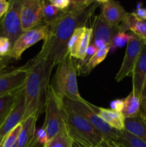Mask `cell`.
Listing matches in <instances>:
<instances>
[{"mask_svg": "<svg viewBox=\"0 0 146 147\" xmlns=\"http://www.w3.org/2000/svg\"><path fill=\"white\" fill-rule=\"evenodd\" d=\"M0 22H1V21H0Z\"/></svg>", "mask_w": 146, "mask_h": 147, "instance_id": "7bdbcfd3", "label": "cell"}, {"mask_svg": "<svg viewBox=\"0 0 146 147\" xmlns=\"http://www.w3.org/2000/svg\"><path fill=\"white\" fill-rule=\"evenodd\" d=\"M11 48L12 45L9 40L4 36H0V56L9 57Z\"/></svg>", "mask_w": 146, "mask_h": 147, "instance_id": "f546056e", "label": "cell"}, {"mask_svg": "<svg viewBox=\"0 0 146 147\" xmlns=\"http://www.w3.org/2000/svg\"><path fill=\"white\" fill-rule=\"evenodd\" d=\"M10 7V1L0 0V21L5 16Z\"/></svg>", "mask_w": 146, "mask_h": 147, "instance_id": "e575fe53", "label": "cell"}, {"mask_svg": "<svg viewBox=\"0 0 146 147\" xmlns=\"http://www.w3.org/2000/svg\"><path fill=\"white\" fill-rule=\"evenodd\" d=\"M50 4L60 10L64 11L70 7V0H50Z\"/></svg>", "mask_w": 146, "mask_h": 147, "instance_id": "1f68e13d", "label": "cell"}, {"mask_svg": "<svg viewBox=\"0 0 146 147\" xmlns=\"http://www.w3.org/2000/svg\"><path fill=\"white\" fill-rule=\"evenodd\" d=\"M24 89V88L18 94L14 107L9 116L0 126V144L9 132H11L17 125L23 121L24 113H25Z\"/></svg>", "mask_w": 146, "mask_h": 147, "instance_id": "7c38bea8", "label": "cell"}, {"mask_svg": "<svg viewBox=\"0 0 146 147\" xmlns=\"http://www.w3.org/2000/svg\"><path fill=\"white\" fill-rule=\"evenodd\" d=\"M119 26V25H118ZM118 26L114 27L106 22L100 14L94 17L92 26V42L100 40L107 45H111L112 40L116 34L120 32Z\"/></svg>", "mask_w": 146, "mask_h": 147, "instance_id": "5bb4252c", "label": "cell"}, {"mask_svg": "<svg viewBox=\"0 0 146 147\" xmlns=\"http://www.w3.org/2000/svg\"><path fill=\"white\" fill-rule=\"evenodd\" d=\"M122 113L125 119H131L140 115V98L133 91L124 99Z\"/></svg>", "mask_w": 146, "mask_h": 147, "instance_id": "ffe728a7", "label": "cell"}, {"mask_svg": "<svg viewBox=\"0 0 146 147\" xmlns=\"http://www.w3.org/2000/svg\"><path fill=\"white\" fill-rule=\"evenodd\" d=\"M110 45H107L104 48L98 50L96 52L95 54L89 60V61L83 66L82 68H80V71L83 75H88L90 72L97 67L98 65H100L104 59L106 58L108 53H110ZM78 70V71H79Z\"/></svg>", "mask_w": 146, "mask_h": 147, "instance_id": "7402d4cb", "label": "cell"}, {"mask_svg": "<svg viewBox=\"0 0 146 147\" xmlns=\"http://www.w3.org/2000/svg\"><path fill=\"white\" fill-rule=\"evenodd\" d=\"M77 63L69 55L57 65L51 86L60 98L73 101H84L77 85Z\"/></svg>", "mask_w": 146, "mask_h": 147, "instance_id": "3957f363", "label": "cell"}, {"mask_svg": "<svg viewBox=\"0 0 146 147\" xmlns=\"http://www.w3.org/2000/svg\"><path fill=\"white\" fill-rule=\"evenodd\" d=\"M73 140L70 137L67 127L47 142L44 147H72Z\"/></svg>", "mask_w": 146, "mask_h": 147, "instance_id": "d4e9b609", "label": "cell"}, {"mask_svg": "<svg viewBox=\"0 0 146 147\" xmlns=\"http://www.w3.org/2000/svg\"><path fill=\"white\" fill-rule=\"evenodd\" d=\"M99 6L98 1L82 11L64 10L63 14L50 25V32L44 40L38 55L47 59L54 66L62 61L67 53V44L77 28L86 27L94 10Z\"/></svg>", "mask_w": 146, "mask_h": 147, "instance_id": "6da1fadb", "label": "cell"}, {"mask_svg": "<svg viewBox=\"0 0 146 147\" xmlns=\"http://www.w3.org/2000/svg\"><path fill=\"white\" fill-rule=\"evenodd\" d=\"M92 30L91 27H86L77 54V59L80 60V61L84 60L87 48L92 43Z\"/></svg>", "mask_w": 146, "mask_h": 147, "instance_id": "4316f807", "label": "cell"}, {"mask_svg": "<svg viewBox=\"0 0 146 147\" xmlns=\"http://www.w3.org/2000/svg\"><path fill=\"white\" fill-rule=\"evenodd\" d=\"M120 140L123 141L133 147H146V143L126 131H122Z\"/></svg>", "mask_w": 146, "mask_h": 147, "instance_id": "f1b7e54d", "label": "cell"}, {"mask_svg": "<svg viewBox=\"0 0 146 147\" xmlns=\"http://www.w3.org/2000/svg\"><path fill=\"white\" fill-rule=\"evenodd\" d=\"M133 37H134V34L133 33L119 32L117 34H115L112 40L110 52L112 53H115L117 48H121L124 47Z\"/></svg>", "mask_w": 146, "mask_h": 147, "instance_id": "484cf974", "label": "cell"}, {"mask_svg": "<svg viewBox=\"0 0 146 147\" xmlns=\"http://www.w3.org/2000/svg\"><path fill=\"white\" fill-rule=\"evenodd\" d=\"M93 109L97 116L110 127L120 131L125 130V119L122 112H117L112 109L97 107L95 106H93Z\"/></svg>", "mask_w": 146, "mask_h": 147, "instance_id": "e0dca14e", "label": "cell"}, {"mask_svg": "<svg viewBox=\"0 0 146 147\" xmlns=\"http://www.w3.org/2000/svg\"><path fill=\"white\" fill-rule=\"evenodd\" d=\"M44 110L45 119L43 127L47 131L48 142L66 128L63 100L57 96L51 84L49 86L46 93Z\"/></svg>", "mask_w": 146, "mask_h": 147, "instance_id": "5b68a950", "label": "cell"}, {"mask_svg": "<svg viewBox=\"0 0 146 147\" xmlns=\"http://www.w3.org/2000/svg\"><path fill=\"white\" fill-rule=\"evenodd\" d=\"M144 42L134 34V37L128 42L126 47L123 63L120 70L116 74L115 80L116 82H120L129 76H131L135 65L140 56L143 49Z\"/></svg>", "mask_w": 146, "mask_h": 147, "instance_id": "8fae6325", "label": "cell"}, {"mask_svg": "<svg viewBox=\"0 0 146 147\" xmlns=\"http://www.w3.org/2000/svg\"><path fill=\"white\" fill-rule=\"evenodd\" d=\"M133 13L137 18L140 19V20H146V8H143V7L138 6L137 9L133 11Z\"/></svg>", "mask_w": 146, "mask_h": 147, "instance_id": "d590c367", "label": "cell"}, {"mask_svg": "<svg viewBox=\"0 0 146 147\" xmlns=\"http://www.w3.org/2000/svg\"><path fill=\"white\" fill-rule=\"evenodd\" d=\"M26 65L29 73L24 89L25 113L23 121L32 115L39 117L44 111L46 93L50 85V75L54 67L51 62L38 55Z\"/></svg>", "mask_w": 146, "mask_h": 147, "instance_id": "7a4b0ae2", "label": "cell"}, {"mask_svg": "<svg viewBox=\"0 0 146 147\" xmlns=\"http://www.w3.org/2000/svg\"><path fill=\"white\" fill-rule=\"evenodd\" d=\"M21 123L17 125L11 132L4 137L0 144V147H17L19 135L21 130Z\"/></svg>", "mask_w": 146, "mask_h": 147, "instance_id": "83f0119b", "label": "cell"}, {"mask_svg": "<svg viewBox=\"0 0 146 147\" xmlns=\"http://www.w3.org/2000/svg\"><path fill=\"white\" fill-rule=\"evenodd\" d=\"M143 42H144V43H145V44H146V39H145V40L144 41H143Z\"/></svg>", "mask_w": 146, "mask_h": 147, "instance_id": "b9f144b4", "label": "cell"}, {"mask_svg": "<svg viewBox=\"0 0 146 147\" xmlns=\"http://www.w3.org/2000/svg\"><path fill=\"white\" fill-rule=\"evenodd\" d=\"M98 147H120V146H119L115 142L108 140V139H103V140L102 141L101 143L100 144V145H99Z\"/></svg>", "mask_w": 146, "mask_h": 147, "instance_id": "74e56055", "label": "cell"}, {"mask_svg": "<svg viewBox=\"0 0 146 147\" xmlns=\"http://www.w3.org/2000/svg\"><path fill=\"white\" fill-rule=\"evenodd\" d=\"M124 107V100L123 99H115L110 103V108L112 110L117 112H122Z\"/></svg>", "mask_w": 146, "mask_h": 147, "instance_id": "836d02e7", "label": "cell"}, {"mask_svg": "<svg viewBox=\"0 0 146 147\" xmlns=\"http://www.w3.org/2000/svg\"><path fill=\"white\" fill-rule=\"evenodd\" d=\"M10 60H11L10 57H1V56H0V73L5 70L6 67L9 63Z\"/></svg>", "mask_w": 146, "mask_h": 147, "instance_id": "8d00e7d4", "label": "cell"}, {"mask_svg": "<svg viewBox=\"0 0 146 147\" xmlns=\"http://www.w3.org/2000/svg\"><path fill=\"white\" fill-rule=\"evenodd\" d=\"M63 103L85 118L104 139H108L113 142H118L120 140L121 131L113 129L103 121L94 111L93 109L94 105L89 103L87 100L83 102L73 101L68 99H63Z\"/></svg>", "mask_w": 146, "mask_h": 147, "instance_id": "8992f818", "label": "cell"}, {"mask_svg": "<svg viewBox=\"0 0 146 147\" xmlns=\"http://www.w3.org/2000/svg\"><path fill=\"white\" fill-rule=\"evenodd\" d=\"M34 139L42 145H45L47 142V135L46 129L44 127L40 128L35 132Z\"/></svg>", "mask_w": 146, "mask_h": 147, "instance_id": "4dcf8cb0", "label": "cell"}, {"mask_svg": "<svg viewBox=\"0 0 146 147\" xmlns=\"http://www.w3.org/2000/svg\"><path fill=\"white\" fill-rule=\"evenodd\" d=\"M23 0L10 1L8 11L0 22V36L9 40L11 45L23 33L20 20V11Z\"/></svg>", "mask_w": 146, "mask_h": 147, "instance_id": "52a82bcc", "label": "cell"}, {"mask_svg": "<svg viewBox=\"0 0 146 147\" xmlns=\"http://www.w3.org/2000/svg\"><path fill=\"white\" fill-rule=\"evenodd\" d=\"M72 147H87V146H84L83 145L77 143L75 142H72Z\"/></svg>", "mask_w": 146, "mask_h": 147, "instance_id": "60d3db41", "label": "cell"}, {"mask_svg": "<svg viewBox=\"0 0 146 147\" xmlns=\"http://www.w3.org/2000/svg\"><path fill=\"white\" fill-rule=\"evenodd\" d=\"M44 145L41 144L39 143V142H37L35 139H34L33 142H31V144H30L28 147H44Z\"/></svg>", "mask_w": 146, "mask_h": 147, "instance_id": "ab89813d", "label": "cell"}, {"mask_svg": "<svg viewBox=\"0 0 146 147\" xmlns=\"http://www.w3.org/2000/svg\"><path fill=\"white\" fill-rule=\"evenodd\" d=\"M43 2V22L50 26L58 19L64 11L60 10L52 5L50 0H42Z\"/></svg>", "mask_w": 146, "mask_h": 147, "instance_id": "cb8c5ba5", "label": "cell"}, {"mask_svg": "<svg viewBox=\"0 0 146 147\" xmlns=\"http://www.w3.org/2000/svg\"><path fill=\"white\" fill-rule=\"evenodd\" d=\"M120 32H127L130 30L131 33L144 41L146 39V20H140L133 12L128 13L126 18L119 24Z\"/></svg>", "mask_w": 146, "mask_h": 147, "instance_id": "2e32d148", "label": "cell"}, {"mask_svg": "<svg viewBox=\"0 0 146 147\" xmlns=\"http://www.w3.org/2000/svg\"><path fill=\"white\" fill-rule=\"evenodd\" d=\"M38 116H30L21 122V130L19 135L17 147H28L34 139L36 132V122Z\"/></svg>", "mask_w": 146, "mask_h": 147, "instance_id": "ac0fdd59", "label": "cell"}, {"mask_svg": "<svg viewBox=\"0 0 146 147\" xmlns=\"http://www.w3.org/2000/svg\"><path fill=\"white\" fill-rule=\"evenodd\" d=\"M20 20L23 32L41 25L43 22L42 0H23Z\"/></svg>", "mask_w": 146, "mask_h": 147, "instance_id": "30bf717a", "label": "cell"}, {"mask_svg": "<svg viewBox=\"0 0 146 147\" xmlns=\"http://www.w3.org/2000/svg\"><path fill=\"white\" fill-rule=\"evenodd\" d=\"M92 44H93L94 46H95V47L97 49V50H100V49L104 48V47H106L107 45H108L106 44L104 41H102V40H94V41L92 42Z\"/></svg>", "mask_w": 146, "mask_h": 147, "instance_id": "f35d334b", "label": "cell"}, {"mask_svg": "<svg viewBox=\"0 0 146 147\" xmlns=\"http://www.w3.org/2000/svg\"><path fill=\"white\" fill-rule=\"evenodd\" d=\"M98 3L101 7L100 15L106 22L114 27H117L128 14L119 1L102 0Z\"/></svg>", "mask_w": 146, "mask_h": 147, "instance_id": "4fadbf2b", "label": "cell"}, {"mask_svg": "<svg viewBox=\"0 0 146 147\" xmlns=\"http://www.w3.org/2000/svg\"><path fill=\"white\" fill-rule=\"evenodd\" d=\"M131 76L133 78L132 91L140 98L142 91L146 83V44L145 43Z\"/></svg>", "mask_w": 146, "mask_h": 147, "instance_id": "9a60e30c", "label": "cell"}, {"mask_svg": "<svg viewBox=\"0 0 146 147\" xmlns=\"http://www.w3.org/2000/svg\"><path fill=\"white\" fill-rule=\"evenodd\" d=\"M29 73L26 65L0 73V96L17 93L24 88Z\"/></svg>", "mask_w": 146, "mask_h": 147, "instance_id": "9c48e42d", "label": "cell"}, {"mask_svg": "<svg viewBox=\"0 0 146 147\" xmlns=\"http://www.w3.org/2000/svg\"><path fill=\"white\" fill-rule=\"evenodd\" d=\"M125 131L146 143V119L141 116L125 119Z\"/></svg>", "mask_w": 146, "mask_h": 147, "instance_id": "d6986e66", "label": "cell"}, {"mask_svg": "<svg viewBox=\"0 0 146 147\" xmlns=\"http://www.w3.org/2000/svg\"><path fill=\"white\" fill-rule=\"evenodd\" d=\"M86 27H81L77 28L74 32L69 40L68 44H67V53H68L69 55L72 58L77 59V54H78L82 38Z\"/></svg>", "mask_w": 146, "mask_h": 147, "instance_id": "603a6c76", "label": "cell"}, {"mask_svg": "<svg viewBox=\"0 0 146 147\" xmlns=\"http://www.w3.org/2000/svg\"><path fill=\"white\" fill-rule=\"evenodd\" d=\"M140 114L146 119V83L140 96Z\"/></svg>", "mask_w": 146, "mask_h": 147, "instance_id": "d6a6232c", "label": "cell"}, {"mask_svg": "<svg viewBox=\"0 0 146 147\" xmlns=\"http://www.w3.org/2000/svg\"><path fill=\"white\" fill-rule=\"evenodd\" d=\"M50 32V26L42 24L34 29L24 32L18 37L11 48L9 57L11 59L19 60L27 49L35 45L41 40H44Z\"/></svg>", "mask_w": 146, "mask_h": 147, "instance_id": "ba28073f", "label": "cell"}, {"mask_svg": "<svg viewBox=\"0 0 146 147\" xmlns=\"http://www.w3.org/2000/svg\"><path fill=\"white\" fill-rule=\"evenodd\" d=\"M64 106L66 127L73 142L87 147H98L103 136L80 113L65 104Z\"/></svg>", "mask_w": 146, "mask_h": 147, "instance_id": "277c9868", "label": "cell"}, {"mask_svg": "<svg viewBox=\"0 0 146 147\" xmlns=\"http://www.w3.org/2000/svg\"><path fill=\"white\" fill-rule=\"evenodd\" d=\"M20 91L11 94L0 96V126L5 121L6 119L11 113L12 109H14L17 98Z\"/></svg>", "mask_w": 146, "mask_h": 147, "instance_id": "44dd1931", "label": "cell"}]
</instances>
